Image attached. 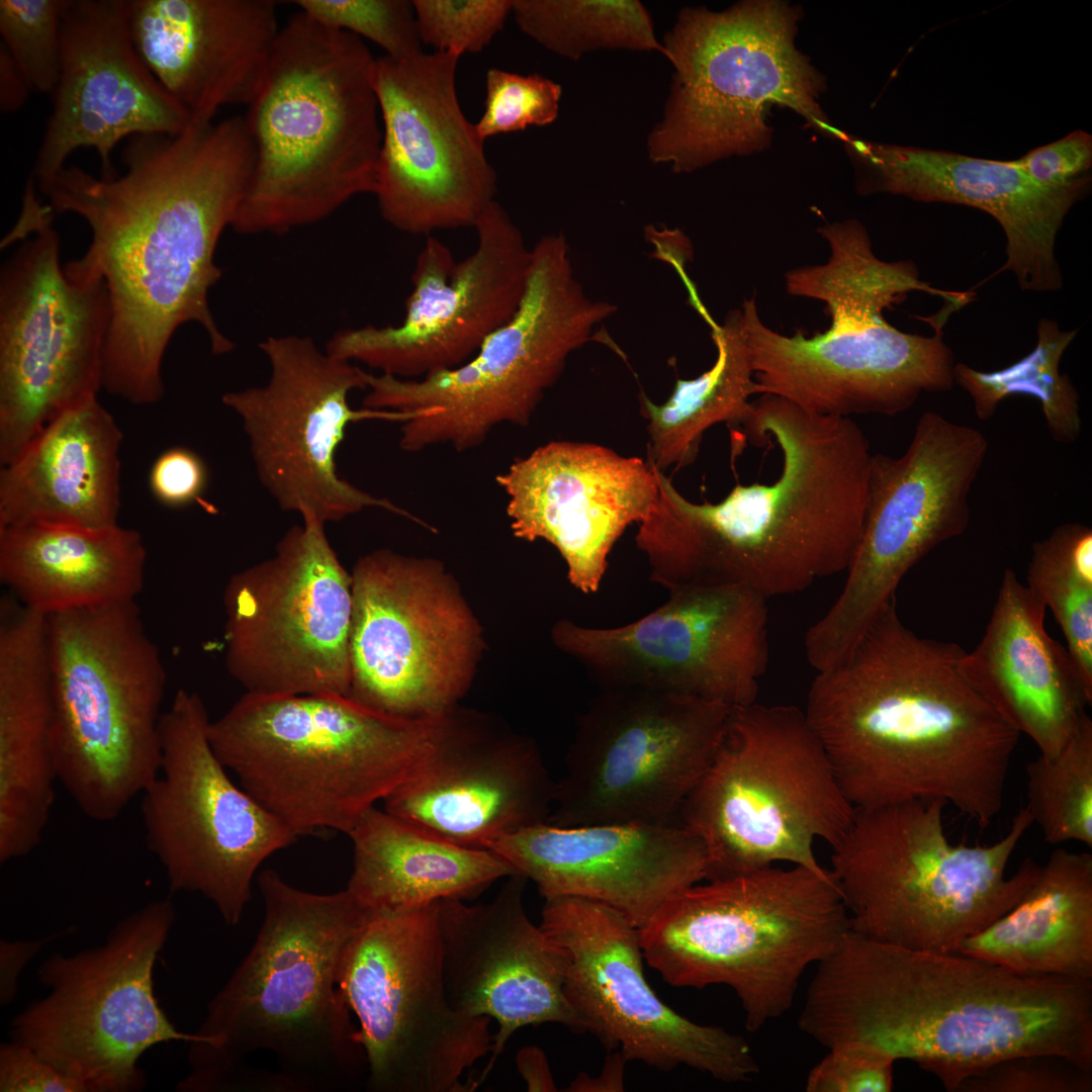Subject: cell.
I'll return each mask as SVG.
<instances>
[{"label": "cell", "mask_w": 1092, "mask_h": 1092, "mask_svg": "<svg viewBox=\"0 0 1092 1092\" xmlns=\"http://www.w3.org/2000/svg\"><path fill=\"white\" fill-rule=\"evenodd\" d=\"M485 87L484 111L475 123L484 141L532 125H548L558 116L562 88L542 75L491 68L486 73Z\"/></svg>", "instance_id": "681fc988"}, {"label": "cell", "mask_w": 1092, "mask_h": 1092, "mask_svg": "<svg viewBox=\"0 0 1092 1092\" xmlns=\"http://www.w3.org/2000/svg\"><path fill=\"white\" fill-rule=\"evenodd\" d=\"M842 142L860 194L892 193L985 211L1006 237V261L998 273L1011 271L1022 290L1062 287L1056 238L1069 210L1088 193L1090 176L1049 188L1035 183L1012 160H987L847 134Z\"/></svg>", "instance_id": "d6a6232c"}, {"label": "cell", "mask_w": 1092, "mask_h": 1092, "mask_svg": "<svg viewBox=\"0 0 1092 1092\" xmlns=\"http://www.w3.org/2000/svg\"><path fill=\"white\" fill-rule=\"evenodd\" d=\"M299 11L322 24L364 36L391 58L422 51L412 1L405 0H296Z\"/></svg>", "instance_id": "7dc6e473"}, {"label": "cell", "mask_w": 1092, "mask_h": 1092, "mask_svg": "<svg viewBox=\"0 0 1092 1092\" xmlns=\"http://www.w3.org/2000/svg\"><path fill=\"white\" fill-rule=\"evenodd\" d=\"M828 1054L808 1074V1092H890L895 1061L877 1051L844 1044Z\"/></svg>", "instance_id": "816d5d0a"}, {"label": "cell", "mask_w": 1092, "mask_h": 1092, "mask_svg": "<svg viewBox=\"0 0 1092 1092\" xmlns=\"http://www.w3.org/2000/svg\"><path fill=\"white\" fill-rule=\"evenodd\" d=\"M52 112L36 156L35 185L78 149L96 151L102 177L125 138L176 134L190 119L150 71L133 42L128 0H65L62 58Z\"/></svg>", "instance_id": "83f0119b"}, {"label": "cell", "mask_w": 1092, "mask_h": 1092, "mask_svg": "<svg viewBox=\"0 0 1092 1092\" xmlns=\"http://www.w3.org/2000/svg\"><path fill=\"white\" fill-rule=\"evenodd\" d=\"M122 174L96 177L69 165L37 184L55 213H73L91 233L67 263L77 280L105 283L111 316L102 388L134 405L164 395L162 362L175 332L194 323L214 355L235 343L219 329L209 291L221 277L218 241L233 228L254 164L244 116L190 123L176 134L129 139Z\"/></svg>", "instance_id": "6da1fadb"}, {"label": "cell", "mask_w": 1092, "mask_h": 1092, "mask_svg": "<svg viewBox=\"0 0 1092 1092\" xmlns=\"http://www.w3.org/2000/svg\"><path fill=\"white\" fill-rule=\"evenodd\" d=\"M474 229L476 247L460 262L443 242L427 237L400 324L340 330L326 352L402 379L422 378L471 358L519 308L531 266V248L497 201Z\"/></svg>", "instance_id": "4316f807"}, {"label": "cell", "mask_w": 1092, "mask_h": 1092, "mask_svg": "<svg viewBox=\"0 0 1092 1092\" xmlns=\"http://www.w3.org/2000/svg\"><path fill=\"white\" fill-rule=\"evenodd\" d=\"M440 718L397 717L338 694L246 693L208 735L241 787L298 836L348 835L416 769Z\"/></svg>", "instance_id": "ba28073f"}, {"label": "cell", "mask_w": 1092, "mask_h": 1092, "mask_svg": "<svg viewBox=\"0 0 1092 1092\" xmlns=\"http://www.w3.org/2000/svg\"><path fill=\"white\" fill-rule=\"evenodd\" d=\"M627 1061L619 1051L609 1052L604 1068L597 1077L581 1072L569 1084L572 1092H620L624 1090V1069Z\"/></svg>", "instance_id": "680465c9"}, {"label": "cell", "mask_w": 1092, "mask_h": 1092, "mask_svg": "<svg viewBox=\"0 0 1092 1092\" xmlns=\"http://www.w3.org/2000/svg\"><path fill=\"white\" fill-rule=\"evenodd\" d=\"M0 861L41 841L58 781L51 748L52 686L46 617L1 607Z\"/></svg>", "instance_id": "d590c367"}, {"label": "cell", "mask_w": 1092, "mask_h": 1092, "mask_svg": "<svg viewBox=\"0 0 1092 1092\" xmlns=\"http://www.w3.org/2000/svg\"><path fill=\"white\" fill-rule=\"evenodd\" d=\"M48 938L38 941H6L0 943L1 966V1003L13 1000L16 993L17 977L25 964L46 943Z\"/></svg>", "instance_id": "9f6ffc18"}, {"label": "cell", "mask_w": 1092, "mask_h": 1092, "mask_svg": "<svg viewBox=\"0 0 1092 1092\" xmlns=\"http://www.w3.org/2000/svg\"><path fill=\"white\" fill-rule=\"evenodd\" d=\"M65 0H1V44L32 91L53 94L62 58Z\"/></svg>", "instance_id": "bcb514c9"}, {"label": "cell", "mask_w": 1092, "mask_h": 1092, "mask_svg": "<svg viewBox=\"0 0 1092 1092\" xmlns=\"http://www.w3.org/2000/svg\"><path fill=\"white\" fill-rule=\"evenodd\" d=\"M798 1025L832 1049L909 1060L949 1092L992 1065L1057 1056L1092 1071V980L1026 976L851 928L816 965Z\"/></svg>", "instance_id": "7a4b0ae2"}, {"label": "cell", "mask_w": 1092, "mask_h": 1092, "mask_svg": "<svg viewBox=\"0 0 1092 1092\" xmlns=\"http://www.w3.org/2000/svg\"><path fill=\"white\" fill-rule=\"evenodd\" d=\"M1044 604L1010 568L978 645L962 668L975 690L1039 754L1061 752L1088 715L1090 691L1067 648L1044 627Z\"/></svg>", "instance_id": "e575fe53"}, {"label": "cell", "mask_w": 1092, "mask_h": 1092, "mask_svg": "<svg viewBox=\"0 0 1092 1092\" xmlns=\"http://www.w3.org/2000/svg\"><path fill=\"white\" fill-rule=\"evenodd\" d=\"M1027 804L1050 844L1069 841L1092 847V720L1087 715L1054 757L1026 765Z\"/></svg>", "instance_id": "f6af8a7d"}, {"label": "cell", "mask_w": 1092, "mask_h": 1092, "mask_svg": "<svg viewBox=\"0 0 1092 1092\" xmlns=\"http://www.w3.org/2000/svg\"><path fill=\"white\" fill-rule=\"evenodd\" d=\"M896 598L817 671L804 711L855 809L939 800L981 828L1000 813L1020 734L975 690L965 650L916 635Z\"/></svg>", "instance_id": "3957f363"}, {"label": "cell", "mask_w": 1092, "mask_h": 1092, "mask_svg": "<svg viewBox=\"0 0 1092 1092\" xmlns=\"http://www.w3.org/2000/svg\"><path fill=\"white\" fill-rule=\"evenodd\" d=\"M1092 1071L1057 1056L998 1062L962 1083L957 1092H1091Z\"/></svg>", "instance_id": "f907efd6"}, {"label": "cell", "mask_w": 1092, "mask_h": 1092, "mask_svg": "<svg viewBox=\"0 0 1092 1092\" xmlns=\"http://www.w3.org/2000/svg\"><path fill=\"white\" fill-rule=\"evenodd\" d=\"M849 928L830 870L772 866L684 890L639 935L645 961L665 982L730 987L755 1032L791 1008L805 971Z\"/></svg>", "instance_id": "30bf717a"}, {"label": "cell", "mask_w": 1092, "mask_h": 1092, "mask_svg": "<svg viewBox=\"0 0 1092 1092\" xmlns=\"http://www.w3.org/2000/svg\"><path fill=\"white\" fill-rule=\"evenodd\" d=\"M512 13L524 33L569 60L597 50L663 55L651 16L637 0H513Z\"/></svg>", "instance_id": "7bdbcfd3"}, {"label": "cell", "mask_w": 1092, "mask_h": 1092, "mask_svg": "<svg viewBox=\"0 0 1092 1092\" xmlns=\"http://www.w3.org/2000/svg\"><path fill=\"white\" fill-rule=\"evenodd\" d=\"M208 471L204 460L183 446L163 451L149 472V488L161 505L179 509L198 500L207 486Z\"/></svg>", "instance_id": "db71d44e"}, {"label": "cell", "mask_w": 1092, "mask_h": 1092, "mask_svg": "<svg viewBox=\"0 0 1092 1092\" xmlns=\"http://www.w3.org/2000/svg\"><path fill=\"white\" fill-rule=\"evenodd\" d=\"M128 9L139 54L190 123L252 102L280 31L275 1L128 0Z\"/></svg>", "instance_id": "836d02e7"}, {"label": "cell", "mask_w": 1092, "mask_h": 1092, "mask_svg": "<svg viewBox=\"0 0 1092 1092\" xmlns=\"http://www.w3.org/2000/svg\"><path fill=\"white\" fill-rule=\"evenodd\" d=\"M1026 586L1049 608L1067 649L1092 691V529L1056 527L1031 545Z\"/></svg>", "instance_id": "ee69618b"}, {"label": "cell", "mask_w": 1092, "mask_h": 1092, "mask_svg": "<svg viewBox=\"0 0 1092 1092\" xmlns=\"http://www.w3.org/2000/svg\"><path fill=\"white\" fill-rule=\"evenodd\" d=\"M545 900L603 904L638 929L669 900L709 877L707 850L681 823L563 827L540 823L486 845Z\"/></svg>", "instance_id": "4dcf8cb0"}, {"label": "cell", "mask_w": 1092, "mask_h": 1092, "mask_svg": "<svg viewBox=\"0 0 1092 1092\" xmlns=\"http://www.w3.org/2000/svg\"><path fill=\"white\" fill-rule=\"evenodd\" d=\"M516 1063L528 1091H557L547 1058L540 1048L524 1046L516 1055Z\"/></svg>", "instance_id": "91938a15"}, {"label": "cell", "mask_w": 1092, "mask_h": 1092, "mask_svg": "<svg viewBox=\"0 0 1092 1092\" xmlns=\"http://www.w3.org/2000/svg\"><path fill=\"white\" fill-rule=\"evenodd\" d=\"M1030 179L1043 187L1060 188L1075 182L1092 166V135L1075 130L1051 144L1012 160Z\"/></svg>", "instance_id": "f5cc1de1"}, {"label": "cell", "mask_w": 1092, "mask_h": 1092, "mask_svg": "<svg viewBox=\"0 0 1092 1092\" xmlns=\"http://www.w3.org/2000/svg\"><path fill=\"white\" fill-rule=\"evenodd\" d=\"M1 1092H87L83 1084L11 1040L0 1048Z\"/></svg>", "instance_id": "11a10c76"}, {"label": "cell", "mask_w": 1092, "mask_h": 1092, "mask_svg": "<svg viewBox=\"0 0 1092 1092\" xmlns=\"http://www.w3.org/2000/svg\"><path fill=\"white\" fill-rule=\"evenodd\" d=\"M200 696L180 689L160 724L162 761L143 792L149 850L171 891L197 893L236 926L257 870L298 835L236 785L215 754Z\"/></svg>", "instance_id": "ac0fdd59"}, {"label": "cell", "mask_w": 1092, "mask_h": 1092, "mask_svg": "<svg viewBox=\"0 0 1092 1092\" xmlns=\"http://www.w3.org/2000/svg\"><path fill=\"white\" fill-rule=\"evenodd\" d=\"M32 91L13 59L0 44V109L4 113L24 106Z\"/></svg>", "instance_id": "6f0895ef"}, {"label": "cell", "mask_w": 1092, "mask_h": 1092, "mask_svg": "<svg viewBox=\"0 0 1092 1092\" xmlns=\"http://www.w3.org/2000/svg\"><path fill=\"white\" fill-rule=\"evenodd\" d=\"M733 707L643 689H603L578 719L548 823L675 822Z\"/></svg>", "instance_id": "d6986e66"}, {"label": "cell", "mask_w": 1092, "mask_h": 1092, "mask_svg": "<svg viewBox=\"0 0 1092 1092\" xmlns=\"http://www.w3.org/2000/svg\"><path fill=\"white\" fill-rule=\"evenodd\" d=\"M958 952L1026 976L1092 980V854L1055 849L1008 912Z\"/></svg>", "instance_id": "ab89813d"}, {"label": "cell", "mask_w": 1092, "mask_h": 1092, "mask_svg": "<svg viewBox=\"0 0 1092 1092\" xmlns=\"http://www.w3.org/2000/svg\"><path fill=\"white\" fill-rule=\"evenodd\" d=\"M830 248L826 263L787 272V291L821 300L829 328L807 337L782 335L760 320L755 298L742 304L758 394L780 396L817 415L894 416L910 408L923 392L954 385V356L943 341L953 309L931 316L935 333L902 332L884 316L910 292L923 291L966 305L970 292L935 288L922 281L911 261L878 258L864 226L855 219L818 230Z\"/></svg>", "instance_id": "8992f818"}, {"label": "cell", "mask_w": 1092, "mask_h": 1092, "mask_svg": "<svg viewBox=\"0 0 1092 1092\" xmlns=\"http://www.w3.org/2000/svg\"><path fill=\"white\" fill-rule=\"evenodd\" d=\"M616 310L588 296L565 237L544 236L531 248L519 308L471 358L418 379L368 372L363 407L412 416L400 428L406 452L475 449L499 425L526 427L570 355Z\"/></svg>", "instance_id": "4fadbf2b"}, {"label": "cell", "mask_w": 1092, "mask_h": 1092, "mask_svg": "<svg viewBox=\"0 0 1092 1092\" xmlns=\"http://www.w3.org/2000/svg\"><path fill=\"white\" fill-rule=\"evenodd\" d=\"M1077 332L1062 331L1056 321L1042 318L1037 324L1036 345L1026 356L995 371L956 363L954 384L969 393L980 421L992 418L1007 397L1020 394L1035 398L1053 440L1073 444L1082 429L1080 396L1070 377L1060 372V362Z\"/></svg>", "instance_id": "b9f144b4"}, {"label": "cell", "mask_w": 1092, "mask_h": 1092, "mask_svg": "<svg viewBox=\"0 0 1092 1092\" xmlns=\"http://www.w3.org/2000/svg\"><path fill=\"white\" fill-rule=\"evenodd\" d=\"M348 697L403 718H438L469 680L477 631L436 561L377 550L354 566Z\"/></svg>", "instance_id": "cb8c5ba5"}, {"label": "cell", "mask_w": 1092, "mask_h": 1092, "mask_svg": "<svg viewBox=\"0 0 1092 1092\" xmlns=\"http://www.w3.org/2000/svg\"><path fill=\"white\" fill-rule=\"evenodd\" d=\"M374 65L361 37L302 11L280 27L244 116L254 164L235 232L280 235L374 193L382 140Z\"/></svg>", "instance_id": "52a82bcc"}, {"label": "cell", "mask_w": 1092, "mask_h": 1092, "mask_svg": "<svg viewBox=\"0 0 1092 1092\" xmlns=\"http://www.w3.org/2000/svg\"><path fill=\"white\" fill-rule=\"evenodd\" d=\"M258 885L263 922L207 1006L179 1091L331 1092L366 1079L358 1029L339 985L345 949L368 911L347 890L314 894L272 870Z\"/></svg>", "instance_id": "5b68a950"}, {"label": "cell", "mask_w": 1092, "mask_h": 1092, "mask_svg": "<svg viewBox=\"0 0 1092 1092\" xmlns=\"http://www.w3.org/2000/svg\"><path fill=\"white\" fill-rule=\"evenodd\" d=\"M460 56L375 59L382 140L374 195L381 216L411 235L474 228L495 201L497 176L456 91Z\"/></svg>", "instance_id": "484cf974"}, {"label": "cell", "mask_w": 1092, "mask_h": 1092, "mask_svg": "<svg viewBox=\"0 0 1092 1092\" xmlns=\"http://www.w3.org/2000/svg\"><path fill=\"white\" fill-rule=\"evenodd\" d=\"M540 926L560 949L565 995L609 1052L668 1072L687 1066L725 1083L759 1073L749 1043L663 1003L643 972L639 929L617 911L577 897L545 900Z\"/></svg>", "instance_id": "d4e9b609"}, {"label": "cell", "mask_w": 1092, "mask_h": 1092, "mask_svg": "<svg viewBox=\"0 0 1092 1092\" xmlns=\"http://www.w3.org/2000/svg\"><path fill=\"white\" fill-rule=\"evenodd\" d=\"M988 447L981 431L925 412L901 456L872 455L863 525L845 584L805 636L811 665L825 669L842 661L906 573L967 530L969 495Z\"/></svg>", "instance_id": "e0dca14e"}, {"label": "cell", "mask_w": 1092, "mask_h": 1092, "mask_svg": "<svg viewBox=\"0 0 1092 1092\" xmlns=\"http://www.w3.org/2000/svg\"><path fill=\"white\" fill-rule=\"evenodd\" d=\"M142 534L118 525L0 528V579L44 617L135 601L145 581Z\"/></svg>", "instance_id": "74e56055"}, {"label": "cell", "mask_w": 1092, "mask_h": 1092, "mask_svg": "<svg viewBox=\"0 0 1092 1092\" xmlns=\"http://www.w3.org/2000/svg\"><path fill=\"white\" fill-rule=\"evenodd\" d=\"M526 882L520 875L508 877L485 904L437 902L448 999L459 1012L493 1018L498 1026L476 1086L523 1026L558 1023L573 1032L586 1031L565 995L560 949L525 910Z\"/></svg>", "instance_id": "f546056e"}, {"label": "cell", "mask_w": 1092, "mask_h": 1092, "mask_svg": "<svg viewBox=\"0 0 1092 1092\" xmlns=\"http://www.w3.org/2000/svg\"><path fill=\"white\" fill-rule=\"evenodd\" d=\"M46 621L58 781L88 818L112 821L160 771L162 654L135 601Z\"/></svg>", "instance_id": "7c38bea8"}, {"label": "cell", "mask_w": 1092, "mask_h": 1092, "mask_svg": "<svg viewBox=\"0 0 1092 1092\" xmlns=\"http://www.w3.org/2000/svg\"><path fill=\"white\" fill-rule=\"evenodd\" d=\"M783 456L769 484H737L695 504L664 479L646 525L654 568L669 587L742 584L765 598L804 590L846 570L866 514L872 459L850 418L807 412L761 394L737 426Z\"/></svg>", "instance_id": "277c9868"}, {"label": "cell", "mask_w": 1092, "mask_h": 1092, "mask_svg": "<svg viewBox=\"0 0 1092 1092\" xmlns=\"http://www.w3.org/2000/svg\"><path fill=\"white\" fill-rule=\"evenodd\" d=\"M513 534L552 544L570 583L600 588L614 545L642 522L658 496L654 466L594 443L551 441L495 476Z\"/></svg>", "instance_id": "f1b7e54d"}, {"label": "cell", "mask_w": 1092, "mask_h": 1092, "mask_svg": "<svg viewBox=\"0 0 1092 1092\" xmlns=\"http://www.w3.org/2000/svg\"><path fill=\"white\" fill-rule=\"evenodd\" d=\"M348 836L353 869L347 890L367 911H410L477 896L517 875L495 852L458 845L376 807Z\"/></svg>", "instance_id": "f35d334b"}, {"label": "cell", "mask_w": 1092, "mask_h": 1092, "mask_svg": "<svg viewBox=\"0 0 1092 1092\" xmlns=\"http://www.w3.org/2000/svg\"><path fill=\"white\" fill-rule=\"evenodd\" d=\"M122 439L97 396L59 415L1 465L0 528L118 525Z\"/></svg>", "instance_id": "8d00e7d4"}, {"label": "cell", "mask_w": 1092, "mask_h": 1092, "mask_svg": "<svg viewBox=\"0 0 1092 1092\" xmlns=\"http://www.w3.org/2000/svg\"><path fill=\"white\" fill-rule=\"evenodd\" d=\"M939 800L855 809L832 847L830 872L850 928L915 950L958 952L964 940L1008 912L1035 881L1040 864L1007 866L1033 824L1026 806L988 845L951 843Z\"/></svg>", "instance_id": "9c48e42d"}, {"label": "cell", "mask_w": 1092, "mask_h": 1092, "mask_svg": "<svg viewBox=\"0 0 1092 1092\" xmlns=\"http://www.w3.org/2000/svg\"><path fill=\"white\" fill-rule=\"evenodd\" d=\"M174 919L171 899L155 900L118 921L101 945L50 956L37 971L48 993L13 1018L11 1040L87 1092L142 1090L139 1061L148 1050L205 1038L177 1029L155 994V966Z\"/></svg>", "instance_id": "9a60e30c"}, {"label": "cell", "mask_w": 1092, "mask_h": 1092, "mask_svg": "<svg viewBox=\"0 0 1092 1092\" xmlns=\"http://www.w3.org/2000/svg\"><path fill=\"white\" fill-rule=\"evenodd\" d=\"M223 592L225 665L247 694L348 696L351 574L312 513Z\"/></svg>", "instance_id": "ffe728a7"}, {"label": "cell", "mask_w": 1092, "mask_h": 1092, "mask_svg": "<svg viewBox=\"0 0 1092 1092\" xmlns=\"http://www.w3.org/2000/svg\"><path fill=\"white\" fill-rule=\"evenodd\" d=\"M555 795L532 740L443 715L432 747L384 810L452 843L493 839L548 821Z\"/></svg>", "instance_id": "1f68e13d"}, {"label": "cell", "mask_w": 1092, "mask_h": 1092, "mask_svg": "<svg viewBox=\"0 0 1092 1092\" xmlns=\"http://www.w3.org/2000/svg\"><path fill=\"white\" fill-rule=\"evenodd\" d=\"M339 985L359 1024L374 1092H469L463 1074L490 1054V1018L456 1010L446 992L437 903L368 911Z\"/></svg>", "instance_id": "2e32d148"}, {"label": "cell", "mask_w": 1092, "mask_h": 1092, "mask_svg": "<svg viewBox=\"0 0 1092 1092\" xmlns=\"http://www.w3.org/2000/svg\"><path fill=\"white\" fill-rule=\"evenodd\" d=\"M259 348L270 367L267 381L228 391L221 401L240 418L257 476L278 507L299 515L312 513L325 524L367 508L422 523L389 499L344 479L336 463L351 423H404L411 416L351 407L349 394L367 387L368 372L321 350L308 336H271Z\"/></svg>", "instance_id": "7402d4cb"}, {"label": "cell", "mask_w": 1092, "mask_h": 1092, "mask_svg": "<svg viewBox=\"0 0 1092 1092\" xmlns=\"http://www.w3.org/2000/svg\"><path fill=\"white\" fill-rule=\"evenodd\" d=\"M422 43L436 52L477 54L503 29L513 0H413Z\"/></svg>", "instance_id": "c3c4849f"}, {"label": "cell", "mask_w": 1092, "mask_h": 1092, "mask_svg": "<svg viewBox=\"0 0 1092 1092\" xmlns=\"http://www.w3.org/2000/svg\"><path fill=\"white\" fill-rule=\"evenodd\" d=\"M702 313L717 349L713 366L696 378H677L661 404L639 394L647 421V461L662 472L692 464L706 431L719 423L737 427L750 412V396L758 394L742 309L729 311L721 325Z\"/></svg>", "instance_id": "60d3db41"}, {"label": "cell", "mask_w": 1092, "mask_h": 1092, "mask_svg": "<svg viewBox=\"0 0 1092 1092\" xmlns=\"http://www.w3.org/2000/svg\"><path fill=\"white\" fill-rule=\"evenodd\" d=\"M46 211L0 274V464L50 422L97 396L110 324L105 283L70 277Z\"/></svg>", "instance_id": "44dd1931"}, {"label": "cell", "mask_w": 1092, "mask_h": 1092, "mask_svg": "<svg viewBox=\"0 0 1092 1092\" xmlns=\"http://www.w3.org/2000/svg\"><path fill=\"white\" fill-rule=\"evenodd\" d=\"M854 814L804 711L754 702L732 708L677 822L703 842L715 880L780 861L824 874L814 842L837 845Z\"/></svg>", "instance_id": "5bb4252c"}, {"label": "cell", "mask_w": 1092, "mask_h": 1092, "mask_svg": "<svg viewBox=\"0 0 1092 1092\" xmlns=\"http://www.w3.org/2000/svg\"><path fill=\"white\" fill-rule=\"evenodd\" d=\"M629 624L559 621L555 644L603 689H643L718 702H756L769 657L766 598L742 584H694Z\"/></svg>", "instance_id": "603a6c76"}, {"label": "cell", "mask_w": 1092, "mask_h": 1092, "mask_svg": "<svg viewBox=\"0 0 1092 1092\" xmlns=\"http://www.w3.org/2000/svg\"><path fill=\"white\" fill-rule=\"evenodd\" d=\"M801 18L799 7L780 0L680 10L662 42L673 74L662 117L647 136L648 158L687 173L763 152L774 107L841 140L820 105L825 77L797 48Z\"/></svg>", "instance_id": "8fae6325"}]
</instances>
